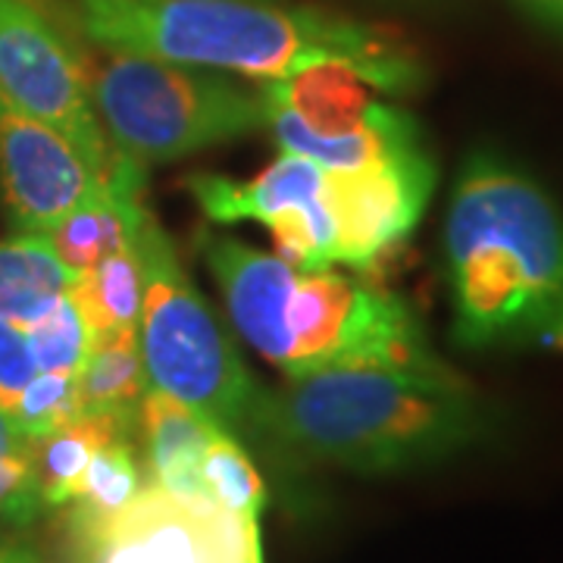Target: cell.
<instances>
[{
    "mask_svg": "<svg viewBox=\"0 0 563 563\" xmlns=\"http://www.w3.org/2000/svg\"><path fill=\"white\" fill-rule=\"evenodd\" d=\"M501 429V410L444 361L298 376L263 391L254 413V435L363 476L442 466L488 448Z\"/></svg>",
    "mask_w": 563,
    "mask_h": 563,
    "instance_id": "cell-1",
    "label": "cell"
},
{
    "mask_svg": "<svg viewBox=\"0 0 563 563\" xmlns=\"http://www.w3.org/2000/svg\"><path fill=\"white\" fill-rule=\"evenodd\" d=\"M81 35L107 51L288 79L317 63H344L388 95L426 81L410 44L379 25L273 0H76Z\"/></svg>",
    "mask_w": 563,
    "mask_h": 563,
    "instance_id": "cell-2",
    "label": "cell"
},
{
    "mask_svg": "<svg viewBox=\"0 0 563 563\" xmlns=\"http://www.w3.org/2000/svg\"><path fill=\"white\" fill-rule=\"evenodd\" d=\"M451 332L470 351L520 347L563 320V213L517 163L473 151L444 217Z\"/></svg>",
    "mask_w": 563,
    "mask_h": 563,
    "instance_id": "cell-3",
    "label": "cell"
},
{
    "mask_svg": "<svg viewBox=\"0 0 563 563\" xmlns=\"http://www.w3.org/2000/svg\"><path fill=\"white\" fill-rule=\"evenodd\" d=\"M203 257L235 332L288 379L335 366L442 361L413 310L385 288L332 266L301 269L225 235L207 239Z\"/></svg>",
    "mask_w": 563,
    "mask_h": 563,
    "instance_id": "cell-4",
    "label": "cell"
},
{
    "mask_svg": "<svg viewBox=\"0 0 563 563\" xmlns=\"http://www.w3.org/2000/svg\"><path fill=\"white\" fill-rule=\"evenodd\" d=\"M132 247L141 266L139 344L151 388L195 407L229 435L254 432L263 388L147 210H141Z\"/></svg>",
    "mask_w": 563,
    "mask_h": 563,
    "instance_id": "cell-5",
    "label": "cell"
},
{
    "mask_svg": "<svg viewBox=\"0 0 563 563\" xmlns=\"http://www.w3.org/2000/svg\"><path fill=\"white\" fill-rule=\"evenodd\" d=\"M101 51V60H85V69L113 154L139 163L179 161L266 125L263 88L239 85L217 69Z\"/></svg>",
    "mask_w": 563,
    "mask_h": 563,
    "instance_id": "cell-6",
    "label": "cell"
},
{
    "mask_svg": "<svg viewBox=\"0 0 563 563\" xmlns=\"http://www.w3.org/2000/svg\"><path fill=\"white\" fill-rule=\"evenodd\" d=\"M0 95L57 129L107 181L113 147L91 103L85 57L35 0H0Z\"/></svg>",
    "mask_w": 563,
    "mask_h": 563,
    "instance_id": "cell-7",
    "label": "cell"
},
{
    "mask_svg": "<svg viewBox=\"0 0 563 563\" xmlns=\"http://www.w3.org/2000/svg\"><path fill=\"white\" fill-rule=\"evenodd\" d=\"M76 551L91 563H263L254 517L169 495L161 485H141Z\"/></svg>",
    "mask_w": 563,
    "mask_h": 563,
    "instance_id": "cell-8",
    "label": "cell"
},
{
    "mask_svg": "<svg viewBox=\"0 0 563 563\" xmlns=\"http://www.w3.org/2000/svg\"><path fill=\"white\" fill-rule=\"evenodd\" d=\"M435 188L429 147L357 169H325L322 203L335 232V263L369 266L413 232Z\"/></svg>",
    "mask_w": 563,
    "mask_h": 563,
    "instance_id": "cell-9",
    "label": "cell"
},
{
    "mask_svg": "<svg viewBox=\"0 0 563 563\" xmlns=\"http://www.w3.org/2000/svg\"><path fill=\"white\" fill-rule=\"evenodd\" d=\"M0 185L20 232H47L101 181L47 122L0 95Z\"/></svg>",
    "mask_w": 563,
    "mask_h": 563,
    "instance_id": "cell-10",
    "label": "cell"
},
{
    "mask_svg": "<svg viewBox=\"0 0 563 563\" xmlns=\"http://www.w3.org/2000/svg\"><path fill=\"white\" fill-rule=\"evenodd\" d=\"M263 98H266V125L273 129V139L279 141L282 151L301 154L307 161L320 163L322 169H357L366 163L398 161L426 151L420 122L383 101L376 103V110L361 129L344 135H317L266 91Z\"/></svg>",
    "mask_w": 563,
    "mask_h": 563,
    "instance_id": "cell-11",
    "label": "cell"
},
{
    "mask_svg": "<svg viewBox=\"0 0 563 563\" xmlns=\"http://www.w3.org/2000/svg\"><path fill=\"white\" fill-rule=\"evenodd\" d=\"M139 429L151 485L191 501H213L207 495L201 466L207 444L220 432L217 422L161 388H147L141 398Z\"/></svg>",
    "mask_w": 563,
    "mask_h": 563,
    "instance_id": "cell-12",
    "label": "cell"
},
{
    "mask_svg": "<svg viewBox=\"0 0 563 563\" xmlns=\"http://www.w3.org/2000/svg\"><path fill=\"white\" fill-rule=\"evenodd\" d=\"M325 169L301 154L282 151L254 179L232 181L217 173H195L188 191L201 213L213 222H266L285 207L310 203L322 195Z\"/></svg>",
    "mask_w": 563,
    "mask_h": 563,
    "instance_id": "cell-13",
    "label": "cell"
},
{
    "mask_svg": "<svg viewBox=\"0 0 563 563\" xmlns=\"http://www.w3.org/2000/svg\"><path fill=\"white\" fill-rule=\"evenodd\" d=\"M369 81L344 63H317L288 79L263 81V91L288 107L317 135H344L361 129L376 110Z\"/></svg>",
    "mask_w": 563,
    "mask_h": 563,
    "instance_id": "cell-14",
    "label": "cell"
},
{
    "mask_svg": "<svg viewBox=\"0 0 563 563\" xmlns=\"http://www.w3.org/2000/svg\"><path fill=\"white\" fill-rule=\"evenodd\" d=\"M81 413H107L139 422L141 398L147 395V369L141 361L139 329L91 335L88 354L76 373Z\"/></svg>",
    "mask_w": 563,
    "mask_h": 563,
    "instance_id": "cell-15",
    "label": "cell"
},
{
    "mask_svg": "<svg viewBox=\"0 0 563 563\" xmlns=\"http://www.w3.org/2000/svg\"><path fill=\"white\" fill-rule=\"evenodd\" d=\"M139 422L107 417V413H81L79 420L66 422L32 442V470L38 483L44 507H66L79 495L81 479L88 473V463L98 454V448L120 435H135Z\"/></svg>",
    "mask_w": 563,
    "mask_h": 563,
    "instance_id": "cell-16",
    "label": "cell"
},
{
    "mask_svg": "<svg viewBox=\"0 0 563 563\" xmlns=\"http://www.w3.org/2000/svg\"><path fill=\"white\" fill-rule=\"evenodd\" d=\"M73 276L41 232L0 242V317L20 325L32 322L69 288Z\"/></svg>",
    "mask_w": 563,
    "mask_h": 563,
    "instance_id": "cell-17",
    "label": "cell"
},
{
    "mask_svg": "<svg viewBox=\"0 0 563 563\" xmlns=\"http://www.w3.org/2000/svg\"><path fill=\"white\" fill-rule=\"evenodd\" d=\"M66 295L76 303L81 322L88 325L91 335L139 329L141 266L135 247H122L101 263H95L91 269L76 273Z\"/></svg>",
    "mask_w": 563,
    "mask_h": 563,
    "instance_id": "cell-18",
    "label": "cell"
},
{
    "mask_svg": "<svg viewBox=\"0 0 563 563\" xmlns=\"http://www.w3.org/2000/svg\"><path fill=\"white\" fill-rule=\"evenodd\" d=\"M141 492V466L135 457V444L129 435L98 448L81 479L79 495L66 504V529L73 544L85 542L103 520L120 514L125 504Z\"/></svg>",
    "mask_w": 563,
    "mask_h": 563,
    "instance_id": "cell-19",
    "label": "cell"
},
{
    "mask_svg": "<svg viewBox=\"0 0 563 563\" xmlns=\"http://www.w3.org/2000/svg\"><path fill=\"white\" fill-rule=\"evenodd\" d=\"M201 473L207 495L220 507L242 514V517H254V520L261 517L266 507V485L235 435L220 429L210 439L207 451H203Z\"/></svg>",
    "mask_w": 563,
    "mask_h": 563,
    "instance_id": "cell-20",
    "label": "cell"
},
{
    "mask_svg": "<svg viewBox=\"0 0 563 563\" xmlns=\"http://www.w3.org/2000/svg\"><path fill=\"white\" fill-rule=\"evenodd\" d=\"M22 332L38 373H79L91 344V332L66 291L44 313L25 322Z\"/></svg>",
    "mask_w": 563,
    "mask_h": 563,
    "instance_id": "cell-21",
    "label": "cell"
},
{
    "mask_svg": "<svg viewBox=\"0 0 563 563\" xmlns=\"http://www.w3.org/2000/svg\"><path fill=\"white\" fill-rule=\"evenodd\" d=\"M29 442H38L66 422L79 420V388L76 373H35V379L20 391V398L7 410Z\"/></svg>",
    "mask_w": 563,
    "mask_h": 563,
    "instance_id": "cell-22",
    "label": "cell"
},
{
    "mask_svg": "<svg viewBox=\"0 0 563 563\" xmlns=\"http://www.w3.org/2000/svg\"><path fill=\"white\" fill-rule=\"evenodd\" d=\"M41 501L35 470H32V448L13 451L0 457V520L10 526H32L41 517Z\"/></svg>",
    "mask_w": 563,
    "mask_h": 563,
    "instance_id": "cell-23",
    "label": "cell"
},
{
    "mask_svg": "<svg viewBox=\"0 0 563 563\" xmlns=\"http://www.w3.org/2000/svg\"><path fill=\"white\" fill-rule=\"evenodd\" d=\"M38 366L32 361V351L25 342L20 322L0 317V407L10 410L20 391L35 379Z\"/></svg>",
    "mask_w": 563,
    "mask_h": 563,
    "instance_id": "cell-24",
    "label": "cell"
},
{
    "mask_svg": "<svg viewBox=\"0 0 563 563\" xmlns=\"http://www.w3.org/2000/svg\"><path fill=\"white\" fill-rule=\"evenodd\" d=\"M526 16L539 22L544 32L558 35L563 41V0H514Z\"/></svg>",
    "mask_w": 563,
    "mask_h": 563,
    "instance_id": "cell-25",
    "label": "cell"
},
{
    "mask_svg": "<svg viewBox=\"0 0 563 563\" xmlns=\"http://www.w3.org/2000/svg\"><path fill=\"white\" fill-rule=\"evenodd\" d=\"M25 448H32V442L25 439V432L16 426V420L0 407V457L13 454V451H25Z\"/></svg>",
    "mask_w": 563,
    "mask_h": 563,
    "instance_id": "cell-26",
    "label": "cell"
},
{
    "mask_svg": "<svg viewBox=\"0 0 563 563\" xmlns=\"http://www.w3.org/2000/svg\"><path fill=\"white\" fill-rule=\"evenodd\" d=\"M0 563H22L20 554H13V551H3L0 548Z\"/></svg>",
    "mask_w": 563,
    "mask_h": 563,
    "instance_id": "cell-27",
    "label": "cell"
},
{
    "mask_svg": "<svg viewBox=\"0 0 563 563\" xmlns=\"http://www.w3.org/2000/svg\"><path fill=\"white\" fill-rule=\"evenodd\" d=\"M551 344H558V347L563 351V320H561V325L554 329V335H551Z\"/></svg>",
    "mask_w": 563,
    "mask_h": 563,
    "instance_id": "cell-28",
    "label": "cell"
}]
</instances>
